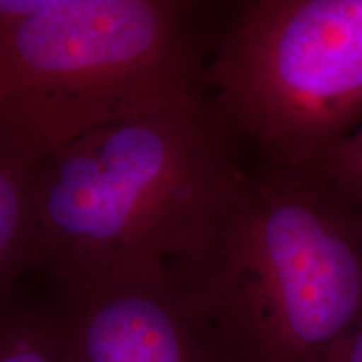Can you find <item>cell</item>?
<instances>
[{
    "instance_id": "cell-1",
    "label": "cell",
    "mask_w": 362,
    "mask_h": 362,
    "mask_svg": "<svg viewBox=\"0 0 362 362\" xmlns=\"http://www.w3.org/2000/svg\"><path fill=\"white\" fill-rule=\"evenodd\" d=\"M165 267L220 362H332L362 319V215L307 173L242 170Z\"/></svg>"
},
{
    "instance_id": "cell-2",
    "label": "cell",
    "mask_w": 362,
    "mask_h": 362,
    "mask_svg": "<svg viewBox=\"0 0 362 362\" xmlns=\"http://www.w3.org/2000/svg\"><path fill=\"white\" fill-rule=\"evenodd\" d=\"M242 170L206 93L89 131L39 166L37 264L52 284L165 264Z\"/></svg>"
},
{
    "instance_id": "cell-3",
    "label": "cell",
    "mask_w": 362,
    "mask_h": 362,
    "mask_svg": "<svg viewBox=\"0 0 362 362\" xmlns=\"http://www.w3.org/2000/svg\"><path fill=\"white\" fill-rule=\"evenodd\" d=\"M205 4L0 0V123L40 156L205 94Z\"/></svg>"
},
{
    "instance_id": "cell-4",
    "label": "cell",
    "mask_w": 362,
    "mask_h": 362,
    "mask_svg": "<svg viewBox=\"0 0 362 362\" xmlns=\"http://www.w3.org/2000/svg\"><path fill=\"white\" fill-rule=\"evenodd\" d=\"M203 89L259 170L304 173L361 124L362 0H245L211 35Z\"/></svg>"
},
{
    "instance_id": "cell-5",
    "label": "cell",
    "mask_w": 362,
    "mask_h": 362,
    "mask_svg": "<svg viewBox=\"0 0 362 362\" xmlns=\"http://www.w3.org/2000/svg\"><path fill=\"white\" fill-rule=\"evenodd\" d=\"M72 362H220L165 264L54 284Z\"/></svg>"
},
{
    "instance_id": "cell-6",
    "label": "cell",
    "mask_w": 362,
    "mask_h": 362,
    "mask_svg": "<svg viewBox=\"0 0 362 362\" xmlns=\"http://www.w3.org/2000/svg\"><path fill=\"white\" fill-rule=\"evenodd\" d=\"M44 158L0 123V305L30 265L37 264L35 181Z\"/></svg>"
},
{
    "instance_id": "cell-7",
    "label": "cell",
    "mask_w": 362,
    "mask_h": 362,
    "mask_svg": "<svg viewBox=\"0 0 362 362\" xmlns=\"http://www.w3.org/2000/svg\"><path fill=\"white\" fill-rule=\"evenodd\" d=\"M0 362H72L51 304L7 300L0 305Z\"/></svg>"
},
{
    "instance_id": "cell-8",
    "label": "cell",
    "mask_w": 362,
    "mask_h": 362,
    "mask_svg": "<svg viewBox=\"0 0 362 362\" xmlns=\"http://www.w3.org/2000/svg\"><path fill=\"white\" fill-rule=\"evenodd\" d=\"M304 173L327 183L362 215V123Z\"/></svg>"
},
{
    "instance_id": "cell-9",
    "label": "cell",
    "mask_w": 362,
    "mask_h": 362,
    "mask_svg": "<svg viewBox=\"0 0 362 362\" xmlns=\"http://www.w3.org/2000/svg\"><path fill=\"white\" fill-rule=\"evenodd\" d=\"M332 362H362V319L342 344Z\"/></svg>"
}]
</instances>
